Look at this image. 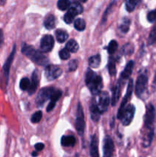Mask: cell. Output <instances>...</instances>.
<instances>
[{
	"instance_id": "obj_1",
	"label": "cell",
	"mask_w": 156,
	"mask_h": 157,
	"mask_svg": "<svg viewBox=\"0 0 156 157\" xmlns=\"http://www.w3.org/2000/svg\"><path fill=\"white\" fill-rule=\"evenodd\" d=\"M21 53L24 54L31 61L38 65L46 66L49 61L48 58L43 54L42 52H40L33 46L28 45L26 43H23L21 44Z\"/></svg>"
},
{
	"instance_id": "obj_2",
	"label": "cell",
	"mask_w": 156,
	"mask_h": 157,
	"mask_svg": "<svg viewBox=\"0 0 156 157\" xmlns=\"http://www.w3.org/2000/svg\"><path fill=\"white\" fill-rule=\"evenodd\" d=\"M85 82L90 91L93 96L99 95L102 88V78L93 71L88 68L85 76Z\"/></svg>"
},
{
	"instance_id": "obj_3",
	"label": "cell",
	"mask_w": 156,
	"mask_h": 157,
	"mask_svg": "<svg viewBox=\"0 0 156 157\" xmlns=\"http://www.w3.org/2000/svg\"><path fill=\"white\" fill-rule=\"evenodd\" d=\"M15 52H16V48H15V45L14 44L10 55H9L8 58L6 59V62L4 63L2 68L1 70V73H0V87H1V89L3 91H6V88H7L11 65H12V62H13Z\"/></svg>"
},
{
	"instance_id": "obj_4",
	"label": "cell",
	"mask_w": 156,
	"mask_h": 157,
	"mask_svg": "<svg viewBox=\"0 0 156 157\" xmlns=\"http://www.w3.org/2000/svg\"><path fill=\"white\" fill-rule=\"evenodd\" d=\"M154 118H155V109L153 104L150 103L146 106V112L144 118L143 130H154Z\"/></svg>"
},
{
	"instance_id": "obj_5",
	"label": "cell",
	"mask_w": 156,
	"mask_h": 157,
	"mask_svg": "<svg viewBox=\"0 0 156 157\" xmlns=\"http://www.w3.org/2000/svg\"><path fill=\"white\" fill-rule=\"evenodd\" d=\"M85 121H84V114L83 111L82 106L80 103L77 104V110H76V120H75V127L80 136H83L85 130Z\"/></svg>"
},
{
	"instance_id": "obj_6",
	"label": "cell",
	"mask_w": 156,
	"mask_h": 157,
	"mask_svg": "<svg viewBox=\"0 0 156 157\" xmlns=\"http://www.w3.org/2000/svg\"><path fill=\"white\" fill-rule=\"evenodd\" d=\"M147 84H148V76L145 72L141 73L139 75L136 81V86H135V92L137 97L139 98H142V95L145 93V90H146Z\"/></svg>"
},
{
	"instance_id": "obj_7",
	"label": "cell",
	"mask_w": 156,
	"mask_h": 157,
	"mask_svg": "<svg viewBox=\"0 0 156 157\" xmlns=\"http://www.w3.org/2000/svg\"><path fill=\"white\" fill-rule=\"evenodd\" d=\"M54 90L55 89L54 87H44V88L41 89L36 98L37 105L39 107L44 105L47 100L50 99V97L52 96Z\"/></svg>"
},
{
	"instance_id": "obj_8",
	"label": "cell",
	"mask_w": 156,
	"mask_h": 157,
	"mask_svg": "<svg viewBox=\"0 0 156 157\" xmlns=\"http://www.w3.org/2000/svg\"><path fill=\"white\" fill-rule=\"evenodd\" d=\"M132 91H133V81L132 79H130L129 81H128V87H127L126 93H125V96H124L123 99H122V101L121 102L120 107H119V110H118V113H117L118 119L120 120L121 117H122V113H123L124 110H125V108L127 106V104H128V101H129L130 98H131Z\"/></svg>"
},
{
	"instance_id": "obj_9",
	"label": "cell",
	"mask_w": 156,
	"mask_h": 157,
	"mask_svg": "<svg viewBox=\"0 0 156 157\" xmlns=\"http://www.w3.org/2000/svg\"><path fill=\"white\" fill-rule=\"evenodd\" d=\"M62 74V69L58 65H47L44 70V75L48 81H53L59 78Z\"/></svg>"
},
{
	"instance_id": "obj_10",
	"label": "cell",
	"mask_w": 156,
	"mask_h": 157,
	"mask_svg": "<svg viewBox=\"0 0 156 157\" xmlns=\"http://www.w3.org/2000/svg\"><path fill=\"white\" fill-rule=\"evenodd\" d=\"M135 113H136V107L132 104H128L125 108L122 116L121 117V121H122V125L128 126L132 121L134 118Z\"/></svg>"
},
{
	"instance_id": "obj_11",
	"label": "cell",
	"mask_w": 156,
	"mask_h": 157,
	"mask_svg": "<svg viewBox=\"0 0 156 157\" xmlns=\"http://www.w3.org/2000/svg\"><path fill=\"white\" fill-rule=\"evenodd\" d=\"M54 45V39L52 35H45L41 39L40 48L42 52H44V53L50 52L53 49Z\"/></svg>"
},
{
	"instance_id": "obj_12",
	"label": "cell",
	"mask_w": 156,
	"mask_h": 157,
	"mask_svg": "<svg viewBox=\"0 0 156 157\" xmlns=\"http://www.w3.org/2000/svg\"><path fill=\"white\" fill-rule=\"evenodd\" d=\"M110 96L106 91H101L99 94L97 106L101 113H103L107 111L109 105H110Z\"/></svg>"
},
{
	"instance_id": "obj_13",
	"label": "cell",
	"mask_w": 156,
	"mask_h": 157,
	"mask_svg": "<svg viewBox=\"0 0 156 157\" xmlns=\"http://www.w3.org/2000/svg\"><path fill=\"white\" fill-rule=\"evenodd\" d=\"M103 155L102 157H112L114 152V144L113 140L110 136H106L103 140V146H102Z\"/></svg>"
},
{
	"instance_id": "obj_14",
	"label": "cell",
	"mask_w": 156,
	"mask_h": 157,
	"mask_svg": "<svg viewBox=\"0 0 156 157\" xmlns=\"http://www.w3.org/2000/svg\"><path fill=\"white\" fill-rule=\"evenodd\" d=\"M90 116H91V119L93 120L94 122H98L100 118L101 113L99 110V107L97 106V103L95 101V99L92 100L91 103H90Z\"/></svg>"
},
{
	"instance_id": "obj_15",
	"label": "cell",
	"mask_w": 156,
	"mask_h": 157,
	"mask_svg": "<svg viewBox=\"0 0 156 157\" xmlns=\"http://www.w3.org/2000/svg\"><path fill=\"white\" fill-rule=\"evenodd\" d=\"M98 145H99V140L96 134H93L91 136V141H90V157H99Z\"/></svg>"
},
{
	"instance_id": "obj_16",
	"label": "cell",
	"mask_w": 156,
	"mask_h": 157,
	"mask_svg": "<svg viewBox=\"0 0 156 157\" xmlns=\"http://www.w3.org/2000/svg\"><path fill=\"white\" fill-rule=\"evenodd\" d=\"M61 95H62V91L61 90H55L54 94H52V96L50 97V102H49V104L47 107V111L50 112L54 108L55 105H56V103L58 100L61 98Z\"/></svg>"
},
{
	"instance_id": "obj_17",
	"label": "cell",
	"mask_w": 156,
	"mask_h": 157,
	"mask_svg": "<svg viewBox=\"0 0 156 157\" xmlns=\"http://www.w3.org/2000/svg\"><path fill=\"white\" fill-rule=\"evenodd\" d=\"M38 83H39V79H38V74L37 71H34L33 74L32 76V81H31L30 87H29L28 94L32 95L35 93L37 88H38Z\"/></svg>"
},
{
	"instance_id": "obj_18",
	"label": "cell",
	"mask_w": 156,
	"mask_h": 157,
	"mask_svg": "<svg viewBox=\"0 0 156 157\" xmlns=\"http://www.w3.org/2000/svg\"><path fill=\"white\" fill-rule=\"evenodd\" d=\"M133 67H134V61H129L128 64L125 65V68L122 71V74L120 75V81L121 80H127L130 78L132 73Z\"/></svg>"
},
{
	"instance_id": "obj_19",
	"label": "cell",
	"mask_w": 156,
	"mask_h": 157,
	"mask_svg": "<svg viewBox=\"0 0 156 157\" xmlns=\"http://www.w3.org/2000/svg\"><path fill=\"white\" fill-rule=\"evenodd\" d=\"M120 81H118L117 84L113 87V92H112V100L111 103L112 105L115 106L117 104L118 101L119 99V97H120Z\"/></svg>"
},
{
	"instance_id": "obj_20",
	"label": "cell",
	"mask_w": 156,
	"mask_h": 157,
	"mask_svg": "<svg viewBox=\"0 0 156 157\" xmlns=\"http://www.w3.org/2000/svg\"><path fill=\"white\" fill-rule=\"evenodd\" d=\"M61 144L63 147H73L76 144V139L73 136H63L61 137Z\"/></svg>"
},
{
	"instance_id": "obj_21",
	"label": "cell",
	"mask_w": 156,
	"mask_h": 157,
	"mask_svg": "<svg viewBox=\"0 0 156 157\" xmlns=\"http://www.w3.org/2000/svg\"><path fill=\"white\" fill-rule=\"evenodd\" d=\"M44 25L47 30H51L55 27V18L53 15H47L44 18Z\"/></svg>"
},
{
	"instance_id": "obj_22",
	"label": "cell",
	"mask_w": 156,
	"mask_h": 157,
	"mask_svg": "<svg viewBox=\"0 0 156 157\" xmlns=\"http://www.w3.org/2000/svg\"><path fill=\"white\" fill-rule=\"evenodd\" d=\"M78 14L76 13V11L73 10V9L70 7V9H68V11H67V13L64 15V21H65L67 24H70V23H72V21H73V19H74V18Z\"/></svg>"
},
{
	"instance_id": "obj_23",
	"label": "cell",
	"mask_w": 156,
	"mask_h": 157,
	"mask_svg": "<svg viewBox=\"0 0 156 157\" xmlns=\"http://www.w3.org/2000/svg\"><path fill=\"white\" fill-rule=\"evenodd\" d=\"M57 41L59 43H64L68 38V33L64 29H58L55 32Z\"/></svg>"
},
{
	"instance_id": "obj_24",
	"label": "cell",
	"mask_w": 156,
	"mask_h": 157,
	"mask_svg": "<svg viewBox=\"0 0 156 157\" xmlns=\"http://www.w3.org/2000/svg\"><path fill=\"white\" fill-rule=\"evenodd\" d=\"M89 66L93 68H96L101 63V57L99 55H95L89 58Z\"/></svg>"
},
{
	"instance_id": "obj_25",
	"label": "cell",
	"mask_w": 156,
	"mask_h": 157,
	"mask_svg": "<svg viewBox=\"0 0 156 157\" xmlns=\"http://www.w3.org/2000/svg\"><path fill=\"white\" fill-rule=\"evenodd\" d=\"M66 48L72 53H76L78 50H79V44L76 42V40L71 39L68 41L66 44Z\"/></svg>"
},
{
	"instance_id": "obj_26",
	"label": "cell",
	"mask_w": 156,
	"mask_h": 157,
	"mask_svg": "<svg viewBox=\"0 0 156 157\" xmlns=\"http://www.w3.org/2000/svg\"><path fill=\"white\" fill-rule=\"evenodd\" d=\"M130 27V20L128 18H123L121 21V24L119 25V29L122 33L125 34L128 32Z\"/></svg>"
},
{
	"instance_id": "obj_27",
	"label": "cell",
	"mask_w": 156,
	"mask_h": 157,
	"mask_svg": "<svg viewBox=\"0 0 156 157\" xmlns=\"http://www.w3.org/2000/svg\"><path fill=\"white\" fill-rule=\"evenodd\" d=\"M74 28L77 31L82 32L86 29V22L83 18H77L74 21Z\"/></svg>"
},
{
	"instance_id": "obj_28",
	"label": "cell",
	"mask_w": 156,
	"mask_h": 157,
	"mask_svg": "<svg viewBox=\"0 0 156 157\" xmlns=\"http://www.w3.org/2000/svg\"><path fill=\"white\" fill-rule=\"evenodd\" d=\"M70 7V0H58V8L61 11H65Z\"/></svg>"
},
{
	"instance_id": "obj_29",
	"label": "cell",
	"mask_w": 156,
	"mask_h": 157,
	"mask_svg": "<svg viewBox=\"0 0 156 157\" xmlns=\"http://www.w3.org/2000/svg\"><path fill=\"white\" fill-rule=\"evenodd\" d=\"M139 0H126L125 1V8L128 12H132L136 9Z\"/></svg>"
},
{
	"instance_id": "obj_30",
	"label": "cell",
	"mask_w": 156,
	"mask_h": 157,
	"mask_svg": "<svg viewBox=\"0 0 156 157\" xmlns=\"http://www.w3.org/2000/svg\"><path fill=\"white\" fill-rule=\"evenodd\" d=\"M156 42V25L151 29V32L149 34V36L148 38V45H151V44H154Z\"/></svg>"
},
{
	"instance_id": "obj_31",
	"label": "cell",
	"mask_w": 156,
	"mask_h": 157,
	"mask_svg": "<svg viewBox=\"0 0 156 157\" xmlns=\"http://www.w3.org/2000/svg\"><path fill=\"white\" fill-rule=\"evenodd\" d=\"M31 81L28 78H24L21 80L19 84V87L21 90H28L30 87Z\"/></svg>"
},
{
	"instance_id": "obj_32",
	"label": "cell",
	"mask_w": 156,
	"mask_h": 157,
	"mask_svg": "<svg viewBox=\"0 0 156 157\" xmlns=\"http://www.w3.org/2000/svg\"><path fill=\"white\" fill-rule=\"evenodd\" d=\"M118 48V43L117 41H115V40H112L111 41L109 44L108 48H107V51H108V53L110 55H113L115 52H116Z\"/></svg>"
},
{
	"instance_id": "obj_33",
	"label": "cell",
	"mask_w": 156,
	"mask_h": 157,
	"mask_svg": "<svg viewBox=\"0 0 156 157\" xmlns=\"http://www.w3.org/2000/svg\"><path fill=\"white\" fill-rule=\"evenodd\" d=\"M42 118V112L41 110H38V111L35 112V113H33L31 117V121H32L33 124H38L40 122V121Z\"/></svg>"
},
{
	"instance_id": "obj_34",
	"label": "cell",
	"mask_w": 156,
	"mask_h": 157,
	"mask_svg": "<svg viewBox=\"0 0 156 157\" xmlns=\"http://www.w3.org/2000/svg\"><path fill=\"white\" fill-rule=\"evenodd\" d=\"M59 56H60V58H61L62 60L69 59V58H70V52H69V51L67 50L66 48H64L61 49V50L60 51Z\"/></svg>"
},
{
	"instance_id": "obj_35",
	"label": "cell",
	"mask_w": 156,
	"mask_h": 157,
	"mask_svg": "<svg viewBox=\"0 0 156 157\" xmlns=\"http://www.w3.org/2000/svg\"><path fill=\"white\" fill-rule=\"evenodd\" d=\"M108 70H109V73L111 76H114L116 75V64L113 61H111L110 60V62L108 64Z\"/></svg>"
},
{
	"instance_id": "obj_36",
	"label": "cell",
	"mask_w": 156,
	"mask_h": 157,
	"mask_svg": "<svg viewBox=\"0 0 156 157\" xmlns=\"http://www.w3.org/2000/svg\"><path fill=\"white\" fill-rule=\"evenodd\" d=\"M70 7L72 8V9H73V10H75L76 12V13L79 15V14H81L83 12V11H84V9H83V6H81L79 2H73V4H72V6H70Z\"/></svg>"
},
{
	"instance_id": "obj_37",
	"label": "cell",
	"mask_w": 156,
	"mask_h": 157,
	"mask_svg": "<svg viewBox=\"0 0 156 157\" xmlns=\"http://www.w3.org/2000/svg\"><path fill=\"white\" fill-rule=\"evenodd\" d=\"M147 20L151 23L154 22L156 21V9L148 12L147 15Z\"/></svg>"
},
{
	"instance_id": "obj_38",
	"label": "cell",
	"mask_w": 156,
	"mask_h": 157,
	"mask_svg": "<svg viewBox=\"0 0 156 157\" xmlns=\"http://www.w3.org/2000/svg\"><path fill=\"white\" fill-rule=\"evenodd\" d=\"M78 67V61L76 60L73 59L70 61L68 64V68L69 71H74L76 70Z\"/></svg>"
},
{
	"instance_id": "obj_39",
	"label": "cell",
	"mask_w": 156,
	"mask_h": 157,
	"mask_svg": "<svg viewBox=\"0 0 156 157\" xmlns=\"http://www.w3.org/2000/svg\"><path fill=\"white\" fill-rule=\"evenodd\" d=\"M35 150H36L37 152L41 151V150H44V144H42V143H38V144H36L35 145Z\"/></svg>"
},
{
	"instance_id": "obj_40",
	"label": "cell",
	"mask_w": 156,
	"mask_h": 157,
	"mask_svg": "<svg viewBox=\"0 0 156 157\" xmlns=\"http://www.w3.org/2000/svg\"><path fill=\"white\" fill-rule=\"evenodd\" d=\"M3 39H4V36H3V32L2 29H0V46H1L2 44Z\"/></svg>"
},
{
	"instance_id": "obj_41",
	"label": "cell",
	"mask_w": 156,
	"mask_h": 157,
	"mask_svg": "<svg viewBox=\"0 0 156 157\" xmlns=\"http://www.w3.org/2000/svg\"><path fill=\"white\" fill-rule=\"evenodd\" d=\"M152 86L154 88H156V71H155V73H154V80H153Z\"/></svg>"
},
{
	"instance_id": "obj_42",
	"label": "cell",
	"mask_w": 156,
	"mask_h": 157,
	"mask_svg": "<svg viewBox=\"0 0 156 157\" xmlns=\"http://www.w3.org/2000/svg\"><path fill=\"white\" fill-rule=\"evenodd\" d=\"M38 152H37V151L32 152V156L33 157H37V156H38Z\"/></svg>"
},
{
	"instance_id": "obj_43",
	"label": "cell",
	"mask_w": 156,
	"mask_h": 157,
	"mask_svg": "<svg viewBox=\"0 0 156 157\" xmlns=\"http://www.w3.org/2000/svg\"><path fill=\"white\" fill-rule=\"evenodd\" d=\"M80 1H81L82 2H86L87 1V0H80Z\"/></svg>"
},
{
	"instance_id": "obj_44",
	"label": "cell",
	"mask_w": 156,
	"mask_h": 157,
	"mask_svg": "<svg viewBox=\"0 0 156 157\" xmlns=\"http://www.w3.org/2000/svg\"><path fill=\"white\" fill-rule=\"evenodd\" d=\"M0 1H1V2L4 3V2H6V0H0Z\"/></svg>"
}]
</instances>
